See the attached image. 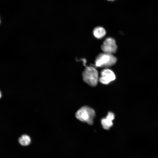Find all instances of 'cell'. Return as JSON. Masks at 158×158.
<instances>
[{"label": "cell", "mask_w": 158, "mask_h": 158, "mask_svg": "<svg viewBox=\"0 0 158 158\" xmlns=\"http://www.w3.org/2000/svg\"><path fill=\"white\" fill-rule=\"evenodd\" d=\"M95 115V112L93 109L89 107L85 106L78 110L75 115L76 118L80 121L92 125Z\"/></svg>", "instance_id": "obj_1"}, {"label": "cell", "mask_w": 158, "mask_h": 158, "mask_svg": "<svg viewBox=\"0 0 158 158\" xmlns=\"http://www.w3.org/2000/svg\"><path fill=\"white\" fill-rule=\"evenodd\" d=\"M84 81L89 85L95 87L97 84L98 81V72L96 69L92 66L85 68L82 73Z\"/></svg>", "instance_id": "obj_2"}, {"label": "cell", "mask_w": 158, "mask_h": 158, "mask_svg": "<svg viewBox=\"0 0 158 158\" xmlns=\"http://www.w3.org/2000/svg\"><path fill=\"white\" fill-rule=\"evenodd\" d=\"M117 58L112 54L106 53L99 54L95 60L96 66L100 67H108L114 65Z\"/></svg>", "instance_id": "obj_3"}, {"label": "cell", "mask_w": 158, "mask_h": 158, "mask_svg": "<svg viewBox=\"0 0 158 158\" xmlns=\"http://www.w3.org/2000/svg\"><path fill=\"white\" fill-rule=\"evenodd\" d=\"M117 48L115 40L111 37L107 38L101 46L104 53L111 54L116 52Z\"/></svg>", "instance_id": "obj_4"}, {"label": "cell", "mask_w": 158, "mask_h": 158, "mask_svg": "<svg viewBox=\"0 0 158 158\" xmlns=\"http://www.w3.org/2000/svg\"><path fill=\"white\" fill-rule=\"evenodd\" d=\"M101 74V76L99 78V81L103 84H108L116 78L114 72L108 69L102 70Z\"/></svg>", "instance_id": "obj_5"}, {"label": "cell", "mask_w": 158, "mask_h": 158, "mask_svg": "<svg viewBox=\"0 0 158 158\" xmlns=\"http://www.w3.org/2000/svg\"><path fill=\"white\" fill-rule=\"evenodd\" d=\"M115 118L114 114L112 112H109L106 118H102L101 123L103 128L106 130H109L113 125L112 121Z\"/></svg>", "instance_id": "obj_6"}, {"label": "cell", "mask_w": 158, "mask_h": 158, "mask_svg": "<svg viewBox=\"0 0 158 158\" xmlns=\"http://www.w3.org/2000/svg\"><path fill=\"white\" fill-rule=\"evenodd\" d=\"M93 33L95 37L98 39H101L105 35L106 31L103 27L98 26L94 28Z\"/></svg>", "instance_id": "obj_7"}, {"label": "cell", "mask_w": 158, "mask_h": 158, "mask_svg": "<svg viewBox=\"0 0 158 158\" xmlns=\"http://www.w3.org/2000/svg\"><path fill=\"white\" fill-rule=\"evenodd\" d=\"M20 144L23 146H27L31 143V140L30 137L28 135H22L18 139Z\"/></svg>", "instance_id": "obj_8"}, {"label": "cell", "mask_w": 158, "mask_h": 158, "mask_svg": "<svg viewBox=\"0 0 158 158\" xmlns=\"http://www.w3.org/2000/svg\"><path fill=\"white\" fill-rule=\"evenodd\" d=\"M107 0L109 1H113L116 0Z\"/></svg>", "instance_id": "obj_9"}, {"label": "cell", "mask_w": 158, "mask_h": 158, "mask_svg": "<svg viewBox=\"0 0 158 158\" xmlns=\"http://www.w3.org/2000/svg\"><path fill=\"white\" fill-rule=\"evenodd\" d=\"M1 96H2L1 93V91H0V99L1 97Z\"/></svg>", "instance_id": "obj_10"}]
</instances>
